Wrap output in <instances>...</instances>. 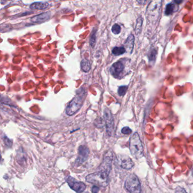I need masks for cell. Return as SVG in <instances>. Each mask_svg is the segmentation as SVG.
Listing matches in <instances>:
<instances>
[{"mask_svg":"<svg viewBox=\"0 0 193 193\" xmlns=\"http://www.w3.org/2000/svg\"><path fill=\"white\" fill-rule=\"evenodd\" d=\"M112 156H106L94 173L89 174L86 177V181L91 184L96 185V186H107L109 183V176L112 168Z\"/></svg>","mask_w":193,"mask_h":193,"instance_id":"6da1fadb","label":"cell"},{"mask_svg":"<svg viewBox=\"0 0 193 193\" xmlns=\"http://www.w3.org/2000/svg\"><path fill=\"white\" fill-rule=\"evenodd\" d=\"M86 93V90L83 89H80L77 92L74 98L66 107V113L67 115H74L80 110L85 101Z\"/></svg>","mask_w":193,"mask_h":193,"instance_id":"7a4b0ae2","label":"cell"},{"mask_svg":"<svg viewBox=\"0 0 193 193\" xmlns=\"http://www.w3.org/2000/svg\"><path fill=\"white\" fill-rule=\"evenodd\" d=\"M130 150L132 155L136 159L143 156V147L139 135L137 132L134 133L130 139Z\"/></svg>","mask_w":193,"mask_h":193,"instance_id":"3957f363","label":"cell"},{"mask_svg":"<svg viewBox=\"0 0 193 193\" xmlns=\"http://www.w3.org/2000/svg\"><path fill=\"white\" fill-rule=\"evenodd\" d=\"M162 0H151L147 9L148 20L152 23L157 22L160 15Z\"/></svg>","mask_w":193,"mask_h":193,"instance_id":"277c9868","label":"cell"},{"mask_svg":"<svg viewBox=\"0 0 193 193\" xmlns=\"http://www.w3.org/2000/svg\"><path fill=\"white\" fill-rule=\"evenodd\" d=\"M125 188L130 193H141V186L139 180L134 174H129L125 182Z\"/></svg>","mask_w":193,"mask_h":193,"instance_id":"5b68a950","label":"cell"},{"mask_svg":"<svg viewBox=\"0 0 193 193\" xmlns=\"http://www.w3.org/2000/svg\"><path fill=\"white\" fill-rule=\"evenodd\" d=\"M66 181L70 188L75 191L76 193H82L86 188L85 183L76 180V179L70 176L66 177Z\"/></svg>","mask_w":193,"mask_h":193,"instance_id":"8992f818","label":"cell"},{"mask_svg":"<svg viewBox=\"0 0 193 193\" xmlns=\"http://www.w3.org/2000/svg\"><path fill=\"white\" fill-rule=\"evenodd\" d=\"M104 119L107 132L109 136H112L114 131V119L112 114L108 108H105L104 111Z\"/></svg>","mask_w":193,"mask_h":193,"instance_id":"52a82bcc","label":"cell"},{"mask_svg":"<svg viewBox=\"0 0 193 193\" xmlns=\"http://www.w3.org/2000/svg\"><path fill=\"white\" fill-rule=\"evenodd\" d=\"M125 64L123 61H118L113 63L110 68V72L115 78H120L125 70Z\"/></svg>","mask_w":193,"mask_h":193,"instance_id":"ba28073f","label":"cell"},{"mask_svg":"<svg viewBox=\"0 0 193 193\" xmlns=\"http://www.w3.org/2000/svg\"><path fill=\"white\" fill-rule=\"evenodd\" d=\"M90 151L89 148L85 145L80 146L78 149V155L75 161V164L78 167L85 163L89 155Z\"/></svg>","mask_w":193,"mask_h":193,"instance_id":"9c48e42d","label":"cell"},{"mask_svg":"<svg viewBox=\"0 0 193 193\" xmlns=\"http://www.w3.org/2000/svg\"><path fill=\"white\" fill-rule=\"evenodd\" d=\"M117 162L120 166L125 170H130L134 166V163L131 158L125 155H119L117 158Z\"/></svg>","mask_w":193,"mask_h":193,"instance_id":"30bf717a","label":"cell"},{"mask_svg":"<svg viewBox=\"0 0 193 193\" xmlns=\"http://www.w3.org/2000/svg\"><path fill=\"white\" fill-rule=\"evenodd\" d=\"M51 13L50 12L42 13V14L37 15L30 19V21L33 23L39 24L44 23L50 19Z\"/></svg>","mask_w":193,"mask_h":193,"instance_id":"8fae6325","label":"cell"},{"mask_svg":"<svg viewBox=\"0 0 193 193\" xmlns=\"http://www.w3.org/2000/svg\"><path fill=\"white\" fill-rule=\"evenodd\" d=\"M49 6L47 2H36L32 4L30 6V9L33 10H44Z\"/></svg>","mask_w":193,"mask_h":193,"instance_id":"7c38bea8","label":"cell"},{"mask_svg":"<svg viewBox=\"0 0 193 193\" xmlns=\"http://www.w3.org/2000/svg\"><path fill=\"white\" fill-rule=\"evenodd\" d=\"M134 45V37L132 35H130L127 38L125 43V46L126 47V49H127V50L132 53L133 47Z\"/></svg>","mask_w":193,"mask_h":193,"instance_id":"4fadbf2b","label":"cell"},{"mask_svg":"<svg viewBox=\"0 0 193 193\" xmlns=\"http://www.w3.org/2000/svg\"><path fill=\"white\" fill-rule=\"evenodd\" d=\"M80 67L82 71H84L85 72H87L90 71L91 68L90 61L87 59H82V61L80 63Z\"/></svg>","mask_w":193,"mask_h":193,"instance_id":"5bb4252c","label":"cell"},{"mask_svg":"<svg viewBox=\"0 0 193 193\" xmlns=\"http://www.w3.org/2000/svg\"><path fill=\"white\" fill-rule=\"evenodd\" d=\"M176 8H177L173 3H170V4H168L167 5L166 9H165V14L167 15H170L173 14L177 10Z\"/></svg>","mask_w":193,"mask_h":193,"instance_id":"9a60e30c","label":"cell"},{"mask_svg":"<svg viewBox=\"0 0 193 193\" xmlns=\"http://www.w3.org/2000/svg\"><path fill=\"white\" fill-rule=\"evenodd\" d=\"M126 52V49L123 47H114L112 49V53L114 56L123 55Z\"/></svg>","mask_w":193,"mask_h":193,"instance_id":"2e32d148","label":"cell"},{"mask_svg":"<svg viewBox=\"0 0 193 193\" xmlns=\"http://www.w3.org/2000/svg\"><path fill=\"white\" fill-rule=\"evenodd\" d=\"M96 32L97 30L94 29L91 34V37H90V45L92 47H94L96 44Z\"/></svg>","mask_w":193,"mask_h":193,"instance_id":"e0dca14e","label":"cell"},{"mask_svg":"<svg viewBox=\"0 0 193 193\" xmlns=\"http://www.w3.org/2000/svg\"><path fill=\"white\" fill-rule=\"evenodd\" d=\"M127 90V86L123 85L120 86L118 89V94L120 96H123L126 94Z\"/></svg>","mask_w":193,"mask_h":193,"instance_id":"ac0fdd59","label":"cell"},{"mask_svg":"<svg viewBox=\"0 0 193 193\" xmlns=\"http://www.w3.org/2000/svg\"><path fill=\"white\" fill-rule=\"evenodd\" d=\"M121 27L118 24H115L112 27V31L114 34L115 35H118L121 32Z\"/></svg>","mask_w":193,"mask_h":193,"instance_id":"d6986e66","label":"cell"},{"mask_svg":"<svg viewBox=\"0 0 193 193\" xmlns=\"http://www.w3.org/2000/svg\"><path fill=\"white\" fill-rule=\"evenodd\" d=\"M142 25V20L141 18H139L137 19V25H136V32H141V30Z\"/></svg>","mask_w":193,"mask_h":193,"instance_id":"ffe728a7","label":"cell"},{"mask_svg":"<svg viewBox=\"0 0 193 193\" xmlns=\"http://www.w3.org/2000/svg\"><path fill=\"white\" fill-rule=\"evenodd\" d=\"M156 57V51L155 50H152L148 56L150 61H155Z\"/></svg>","mask_w":193,"mask_h":193,"instance_id":"44dd1931","label":"cell"},{"mask_svg":"<svg viewBox=\"0 0 193 193\" xmlns=\"http://www.w3.org/2000/svg\"><path fill=\"white\" fill-rule=\"evenodd\" d=\"M121 132L124 134H129L132 132V130L128 127L123 128L121 130Z\"/></svg>","mask_w":193,"mask_h":193,"instance_id":"7402d4cb","label":"cell"},{"mask_svg":"<svg viewBox=\"0 0 193 193\" xmlns=\"http://www.w3.org/2000/svg\"><path fill=\"white\" fill-rule=\"evenodd\" d=\"M4 142H5V145L8 147H11L12 146V141L11 140H10L7 137H4Z\"/></svg>","mask_w":193,"mask_h":193,"instance_id":"603a6c76","label":"cell"},{"mask_svg":"<svg viewBox=\"0 0 193 193\" xmlns=\"http://www.w3.org/2000/svg\"><path fill=\"white\" fill-rule=\"evenodd\" d=\"M175 193H187L186 190L184 188L178 186L177 188H176L175 190Z\"/></svg>","mask_w":193,"mask_h":193,"instance_id":"cb8c5ba5","label":"cell"},{"mask_svg":"<svg viewBox=\"0 0 193 193\" xmlns=\"http://www.w3.org/2000/svg\"><path fill=\"white\" fill-rule=\"evenodd\" d=\"M99 187L98 186H94L92 188V193H98L99 192Z\"/></svg>","mask_w":193,"mask_h":193,"instance_id":"d4e9b609","label":"cell"},{"mask_svg":"<svg viewBox=\"0 0 193 193\" xmlns=\"http://www.w3.org/2000/svg\"><path fill=\"white\" fill-rule=\"evenodd\" d=\"M137 1L140 5H145L147 1V0H137Z\"/></svg>","mask_w":193,"mask_h":193,"instance_id":"484cf974","label":"cell"},{"mask_svg":"<svg viewBox=\"0 0 193 193\" xmlns=\"http://www.w3.org/2000/svg\"><path fill=\"white\" fill-rule=\"evenodd\" d=\"M183 1H184V0H174V3L179 5V4H181Z\"/></svg>","mask_w":193,"mask_h":193,"instance_id":"4316f807","label":"cell"},{"mask_svg":"<svg viewBox=\"0 0 193 193\" xmlns=\"http://www.w3.org/2000/svg\"><path fill=\"white\" fill-rule=\"evenodd\" d=\"M192 175H193V170H192Z\"/></svg>","mask_w":193,"mask_h":193,"instance_id":"83f0119b","label":"cell"},{"mask_svg":"<svg viewBox=\"0 0 193 193\" xmlns=\"http://www.w3.org/2000/svg\"></svg>","mask_w":193,"mask_h":193,"instance_id":"f1b7e54d","label":"cell"}]
</instances>
